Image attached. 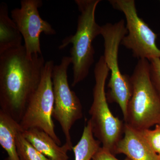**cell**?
Returning a JSON list of instances; mask_svg holds the SVG:
<instances>
[{"label":"cell","mask_w":160,"mask_h":160,"mask_svg":"<svg viewBox=\"0 0 160 160\" xmlns=\"http://www.w3.org/2000/svg\"><path fill=\"white\" fill-rule=\"evenodd\" d=\"M123 134L115 149L114 155L125 154L131 160H160L158 155L149 146L139 130L125 123Z\"/></svg>","instance_id":"30bf717a"},{"label":"cell","mask_w":160,"mask_h":160,"mask_svg":"<svg viewBox=\"0 0 160 160\" xmlns=\"http://www.w3.org/2000/svg\"><path fill=\"white\" fill-rule=\"evenodd\" d=\"M92 160H120L116 157L109 149L100 147L93 157Z\"/></svg>","instance_id":"ac0fdd59"},{"label":"cell","mask_w":160,"mask_h":160,"mask_svg":"<svg viewBox=\"0 0 160 160\" xmlns=\"http://www.w3.org/2000/svg\"><path fill=\"white\" fill-rule=\"evenodd\" d=\"M22 134L38 151L49 160H69L68 152L72 150V148L66 143L59 146L48 133L37 128L24 130Z\"/></svg>","instance_id":"8fae6325"},{"label":"cell","mask_w":160,"mask_h":160,"mask_svg":"<svg viewBox=\"0 0 160 160\" xmlns=\"http://www.w3.org/2000/svg\"><path fill=\"white\" fill-rule=\"evenodd\" d=\"M101 143L95 138L89 120L83 130L82 134L72 150L74 160H91L95 153L101 147Z\"/></svg>","instance_id":"5bb4252c"},{"label":"cell","mask_w":160,"mask_h":160,"mask_svg":"<svg viewBox=\"0 0 160 160\" xmlns=\"http://www.w3.org/2000/svg\"><path fill=\"white\" fill-rule=\"evenodd\" d=\"M109 2L126 18L128 33L121 45L131 50L132 56L138 60L160 58V49L156 44L158 35L138 15L135 1L110 0Z\"/></svg>","instance_id":"ba28073f"},{"label":"cell","mask_w":160,"mask_h":160,"mask_svg":"<svg viewBox=\"0 0 160 160\" xmlns=\"http://www.w3.org/2000/svg\"><path fill=\"white\" fill-rule=\"evenodd\" d=\"M128 33L125 21L106 23L102 26L101 34L104 41V54L106 65L111 75L106 93L108 101L117 103L124 117H126L127 106L132 94L130 77L123 74L118 65L119 49L123 38Z\"/></svg>","instance_id":"5b68a950"},{"label":"cell","mask_w":160,"mask_h":160,"mask_svg":"<svg viewBox=\"0 0 160 160\" xmlns=\"http://www.w3.org/2000/svg\"><path fill=\"white\" fill-rule=\"evenodd\" d=\"M80 14L77 28L74 34L65 38L59 47L64 49L69 44L72 45L70 54L72 66V82L74 87L87 76L94 62L95 50L92 42L101 34L102 26L97 22L95 12L100 0H76Z\"/></svg>","instance_id":"7a4b0ae2"},{"label":"cell","mask_w":160,"mask_h":160,"mask_svg":"<svg viewBox=\"0 0 160 160\" xmlns=\"http://www.w3.org/2000/svg\"><path fill=\"white\" fill-rule=\"evenodd\" d=\"M20 131L16 137V147L20 160H50L32 146Z\"/></svg>","instance_id":"9a60e30c"},{"label":"cell","mask_w":160,"mask_h":160,"mask_svg":"<svg viewBox=\"0 0 160 160\" xmlns=\"http://www.w3.org/2000/svg\"><path fill=\"white\" fill-rule=\"evenodd\" d=\"M54 66L53 61L46 62L39 85L29 100L19 123L23 130L32 128L43 130L60 146L61 141L56 133L52 120L54 94L52 72Z\"/></svg>","instance_id":"52a82bcc"},{"label":"cell","mask_w":160,"mask_h":160,"mask_svg":"<svg viewBox=\"0 0 160 160\" xmlns=\"http://www.w3.org/2000/svg\"><path fill=\"white\" fill-rule=\"evenodd\" d=\"M23 37L13 20L9 16L5 2L0 5V54L22 46Z\"/></svg>","instance_id":"7c38bea8"},{"label":"cell","mask_w":160,"mask_h":160,"mask_svg":"<svg viewBox=\"0 0 160 160\" xmlns=\"http://www.w3.org/2000/svg\"></svg>","instance_id":"7402d4cb"},{"label":"cell","mask_w":160,"mask_h":160,"mask_svg":"<svg viewBox=\"0 0 160 160\" xmlns=\"http://www.w3.org/2000/svg\"><path fill=\"white\" fill-rule=\"evenodd\" d=\"M158 156H159V158L160 159V153H159V154H158Z\"/></svg>","instance_id":"44dd1931"},{"label":"cell","mask_w":160,"mask_h":160,"mask_svg":"<svg viewBox=\"0 0 160 160\" xmlns=\"http://www.w3.org/2000/svg\"><path fill=\"white\" fill-rule=\"evenodd\" d=\"M141 134L149 146L158 155L160 153V124L156 125L153 130L149 129L139 130Z\"/></svg>","instance_id":"2e32d148"},{"label":"cell","mask_w":160,"mask_h":160,"mask_svg":"<svg viewBox=\"0 0 160 160\" xmlns=\"http://www.w3.org/2000/svg\"><path fill=\"white\" fill-rule=\"evenodd\" d=\"M46 63L42 55L28 58L23 45L0 54V109L19 123L39 85Z\"/></svg>","instance_id":"6da1fadb"},{"label":"cell","mask_w":160,"mask_h":160,"mask_svg":"<svg viewBox=\"0 0 160 160\" xmlns=\"http://www.w3.org/2000/svg\"><path fill=\"white\" fill-rule=\"evenodd\" d=\"M149 62L151 81L160 97V58L153 59Z\"/></svg>","instance_id":"e0dca14e"},{"label":"cell","mask_w":160,"mask_h":160,"mask_svg":"<svg viewBox=\"0 0 160 160\" xmlns=\"http://www.w3.org/2000/svg\"><path fill=\"white\" fill-rule=\"evenodd\" d=\"M41 0H22L21 7L11 11V18L15 23L25 42L26 54L29 58L33 55H42L40 35H54L56 32L49 22L41 18L38 9Z\"/></svg>","instance_id":"9c48e42d"},{"label":"cell","mask_w":160,"mask_h":160,"mask_svg":"<svg viewBox=\"0 0 160 160\" xmlns=\"http://www.w3.org/2000/svg\"><path fill=\"white\" fill-rule=\"evenodd\" d=\"M23 131L18 122L0 109V145L7 152L9 160H20L16 141L18 132Z\"/></svg>","instance_id":"4fadbf2b"},{"label":"cell","mask_w":160,"mask_h":160,"mask_svg":"<svg viewBox=\"0 0 160 160\" xmlns=\"http://www.w3.org/2000/svg\"><path fill=\"white\" fill-rule=\"evenodd\" d=\"M72 64L70 57L65 56L59 65H54L52 72L54 94L52 117L59 123L66 144L73 148L70 131L74 123L83 117L82 106L74 91L69 87L68 67Z\"/></svg>","instance_id":"8992f818"},{"label":"cell","mask_w":160,"mask_h":160,"mask_svg":"<svg viewBox=\"0 0 160 160\" xmlns=\"http://www.w3.org/2000/svg\"><path fill=\"white\" fill-rule=\"evenodd\" d=\"M130 79L132 94L125 123L138 130L160 124V97L151 81L148 60H138Z\"/></svg>","instance_id":"3957f363"},{"label":"cell","mask_w":160,"mask_h":160,"mask_svg":"<svg viewBox=\"0 0 160 160\" xmlns=\"http://www.w3.org/2000/svg\"><path fill=\"white\" fill-rule=\"evenodd\" d=\"M123 160H130V159H129V158L126 157V158L125 159H124Z\"/></svg>","instance_id":"d6986e66"},{"label":"cell","mask_w":160,"mask_h":160,"mask_svg":"<svg viewBox=\"0 0 160 160\" xmlns=\"http://www.w3.org/2000/svg\"><path fill=\"white\" fill-rule=\"evenodd\" d=\"M104 56L100 57L94 69L93 101L89 110V121L95 138L104 148L114 153L124 133L125 123L116 117L109 109L105 87L109 72ZM114 154V153H113Z\"/></svg>","instance_id":"277c9868"},{"label":"cell","mask_w":160,"mask_h":160,"mask_svg":"<svg viewBox=\"0 0 160 160\" xmlns=\"http://www.w3.org/2000/svg\"><path fill=\"white\" fill-rule=\"evenodd\" d=\"M4 160H9V158H6Z\"/></svg>","instance_id":"ffe728a7"}]
</instances>
